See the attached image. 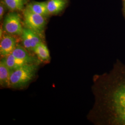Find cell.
I'll list each match as a JSON object with an SVG mask.
<instances>
[{"instance_id":"obj_1","label":"cell","mask_w":125,"mask_h":125,"mask_svg":"<svg viewBox=\"0 0 125 125\" xmlns=\"http://www.w3.org/2000/svg\"><path fill=\"white\" fill-rule=\"evenodd\" d=\"M94 104L88 119L97 125H125V64L117 60L109 72L94 75Z\"/></svg>"},{"instance_id":"obj_2","label":"cell","mask_w":125,"mask_h":125,"mask_svg":"<svg viewBox=\"0 0 125 125\" xmlns=\"http://www.w3.org/2000/svg\"><path fill=\"white\" fill-rule=\"evenodd\" d=\"M38 69V64H27L12 71L10 78V87L21 88L33 78Z\"/></svg>"},{"instance_id":"obj_3","label":"cell","mask_w":125,"mask_h":125,"mask_svg":"<svg viewBox=\"0 0 125 125\" xmlns=\"http://www.w3.org/2000/svg\"><path fill=\"white\" fill-rule=\"evenodd\" d=\"M23 16L27 27L35 31L40 37L43 36L46 24L45 17L33 13L26 8L24 10Z\"/></svg>"},{"instance_id":"obj_4","label":"cell","mask_w":125,"mask_h":125,"mask_svg":"<svg viewBox=\"0 0 125 125\" xmlns=\"http://www.w3.org/2000/svg\"><path fill=\"white\" fill-rule=\"evenodd\" d=\"M3 28L8 34L21 35L23 28L19 14L15 11H11L8 13L4 19Z\"/></svg>"},{"instance_id":"obj_5","label":"cell","mask_w":125,"mask_h":125,"mask_svg":"<svg viewBox=\"0 0 125 125\" xmlns=\"http://www.w3.org/2000/svg\"><path fill=\"white\" fill-rule=\"evenodd\" d=\"M21 36L23 46L29 52H33L37 45L42 42L40 35L27 27L23 28Z\"/></svg>"},{"instance_id":"obj_6","label":"cell","mask_w":125,"mask_h":125,"mask_svg":"<svg viewBox=\"0 0 125 125\" xmlns=\"http://www.w3.org/2000/svg\"><path fill=\"white\" fill-rule=\"evenodd\" d=\"M17 45V40L13 35L8 33L3 35L0 43L1 56L5 57L12 54Z\"/></svg>"},{"instance_id":"obj_7","label":"cell","mask_w":125,"mask_h":125,"mask_svg":"<svg viewBox=\"0 0 125 125\" xmlns=\"http://www.w3.org/2000/svg\"><path fill=\"white\" fill-rule=\"evenodd\" d=\"M12 54L16 58L23 60L27 64H39V59L28 52L23 46L17 45Z\"/></svg>"},{"instance_id":"obj_8","label":"cell","mask_w":125,"mask_h":125,"mask_svg":"<svg viewBox=\"0 0 125 125\" xmlns=\"http://www.w3.org/2000/svg\"><path fill=\"white\" fill-rule=\"evenodd\" d=\"M68 0H47L46 1L47 8L50 15H57L64 9Z\"/></svg>"},{"instance_id":"obj_9","label":"cell","mask_w":125,"mask_h":125,"mask_svg":"<svg viewBox=\"0 0 125 125\" xmlns=\"http://www.w3.org/2000/svg\"><path fill=\"white\" fill-rule=\"evenodd\" d=\"M12 71L5 62L3 58L0 61V84L2 87H10V78Z\"/></svg>"},{"instance_id":"obj_10","label":"cell","mask_w":125,"mask_h":125,"mask_svg":"<svg viewBox=\"0 0 125 125\" xmlns=\"http://www.w3.org/2000/svg\"><path fill=\"white\" fill-rule=\"evenodd\" d=\"M26 9L33 13L41 15L45 17L49 15L46 1H32L27 5Z\"/></svg>"},{"instance_id":"obj_11","label":"cell","mask_w":125,"mask_h":125,"mask_svg":"<svg viewBox=\"0 0 125 125\" xmlns=\"http://www.w3.org/2000/svg\"><path fill=\"white\" fill-rule=\"evenodd\" d=\"M3 58L6 64L12 72L27 64L23 60L15 57L12 54H11Z\"/></svg>"},{"instance_id":"obj_12","label":"cell","mask_w":125,"mask_h":125,"mask_svg":"<svg viewBox=\"0 0 125 125\" xmlns=\"http://www.w3.org/2000/svg\"><path fill=\"white\" fill-rule=\"evenodd\" d=\"M33 52L41 61H47L50 59V55L48 48L42 42H41L37 45Z\"/></svg>"},{"instance_id":"obj_13","label":"cell","mask_w":125,"mask_h":125,"mask_svg":"<svg viewBox=\"0 0 125 125\" xmlns=\"http://www.w3.org/2000/svg\"><path fill=\"white\" fill-rule=\"evenodd\" d=\"M7 8L11 11H21L24 9L28 0H3Z\"/></svg>"},{"instance_id":"obj_14","label":"cell","mask_w":125,"mask_h":125,"mask_svg":"<svg viewBox=\"0 0 125 125\" xmlns=\"http://www.w3.org/2000/svg\"><path fill=\"white\" fill-rule=\"evenodd\" d=\"M7 8L3 0H0V20H1L4 15L5 9Z\"/></svg>"},{"instance_id":"obj_15","label":"cell","mask_w":125,"mask_h":125,"mask_svg":"<svg viewBox=\"0 0 125 125\" xmlns=\"http://www.w3.org/2000/svg\"><path fill=\"white\" fill-rule=\"evenodd\" d=\"M2 31H3V29H1V27H0V39H1V38H2V37L3 36Z\"/></svg>"},{"instance_id":"obj_16","label":"cell","mask_w":125,"mask_h":125,"mask_svg":"<svg viewBox=\"0 0 125 125\" xmlns=\"http://www.w3.org/2000/svg\"><path fill=\"white\" fill-rule=\"evenodd\" d=\"M123 13H124V16L125 17V6H123Z\"/></svg>"},{"instance_id":"obj_17","label":"cell","mask_w":125,"mask_h":125,"mask_svg":"<svg viewBox=\"0 0 125 125\" xmlns=\"http://www.w3.org/2000/svg\"><path fill=\"white\" fill-rule=\"evenodd\" d=\"M123 2V6H125V0H122Z\"/></svg>"}]
</instances>
